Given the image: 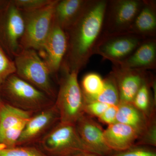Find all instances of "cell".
<instances>
[{"instance_id": "1", "label": "cell", "mask_w": 156, "mask_h": 156, "mask_svg": "<svg viewBox=\"0 0 156 156\" xmlns=\"http://www.w3.org/2000/svg\"><path fill=\"white\" fill-rule=\"evenodd\" d=\"M108 0H88L77 21L66 31L67 53L62 65L69 70L80 72L94 54L102 35Z\"/></svg>"}, {"instance_id": "2", "label": "cell", "mask_w": 156, "mask_h": 156, "mask_svg": "<svg viewBox=\"0 0 156 156\" xmlns=\"http://www.w3.org/2000/svg\"><path fill=\"white\" fill-rule=\"evenodd\" d=\"M59 73V89L54 105L59 116V122L75 125L85 114V100L78 80L79 73L69 70L62 65Z\"/></svg>"}, {"instance_id": "3", "label": "cell", "mask_w": 156, "mask_h": 156, "mask_svg": "<svg viewBox=\"0 0 156 156\" xmlns=\"http://www.w3.org/2000/svg\"><path fill=\"white\" fill-rule=\"evenodd\" d=\"M10 105L34 113L51 106L55 101L16 74L11 75L0 87Z\"/></svg>"}, {"instance_id": "4", "label": "cell", "mask_w": 156, "mask_h": 156, "mask_svg": "<svg viewBox=\"0 0 156 156\" xmlns=\"http://www.w3.org/2000/svg\"><path fill=\"white\" fill-rule=\"evenodd\" d=\"M14 58L15 74L55 101L57 92L52 84V75L37 51L21 49Z\"/></svg>"}, {"instance_id": "5", "label": "cell", "mask_w": 156, "mask_h": 156, "mask_svg": "<svg viewBox=\"0 0 156 156\" xmlns=\"http://www.w3.org/2000/svg\"><path fill=\"white\" fill-rule=\"evenodd\" d=\"M40 148L49 156H69L90 152L78 134L75 125L58 122L39 140Z\"/></svg>"}, {"instance_id": "6", "label": "cell", "mask_w": 156, "mask_h": 156, "mask_svg": "<svg viewBox=\"0 0 156 156\" xmlns=\"http://www.w3.org/2000/svg\"><path fill=\"white\" fill-rule=\"evenodd\" d=\"M56 2L53 0L49 5L36 11L21 12L24 31L20 42L21 49L41 50L53 26Z\"/></svg>"}, {"instance_id": "7", "label": "cell", "mask_w": 156, "mask_h": 156, "mask_svg": "<svg viewBox=\"0 0 156 156\" xmlns=\"http://www.w3.org/2000/svg\"><path fill=\"white\" fill-rule=\"evenodd\" d=\"M146 38L129 32L102 35L95 47L94 54L101 56L113 64L130 56Z\"/></svg>"}, {"instance_id": "8", "label": "cell", "mask_w": 156, "mask_h": 156, "mask_svg": "<svg viewBox=\"0 0 156 156\" xmlns=\"http://www.w3.org/2000/svg\"><path fill=\"white\" fill-rule=\"evenodd\" d=\"M144 2V0H108L102 35L128 31Z\"/></svg>"}, {"instance_id": "9", "label": "cell", "mask_w": 156, "mask_h": 156, "mask_svg": "<svg viewBox=\"0 0 156 156\" xmlns=\"http://www.w3.org/2000/svg\"><path fill=\"white\" fill-rule=\"evenodd\" d=\"M3 12L0 36L9 56L14 57L21 50L20 42L24 33V19L22 12L11 1Z\"/></svg>"}, {"instance_id": "10", "label": "cell", "mask_w": 156, "mask_h": 156, "mask_svg": "<svg viewBox=\"0 0 156 156\" xmlns=\"http://www.w3.org/2000/svg\"><path fill=\"white\" fill-rule=\"evenodd\" d=\"M59 122V114L54 104L35 113L26 124L16 146L31 145L38 142Z\"/></svg>"}, {"instance_id": "11", "label": "cell", "mask_w": 156, "mask_h": 156, "mask_svg": "<svg viewBox=\"0 0 156 156\" xmlns=\"http://www.w3.org/2000/svg\"><path fill=\"white\" fill-rule=\"evenodd\" d=\"M68 49V39L65 31L53 21L50 34L40 50L41 58L51 75L59 72Z\"/></svg>"}, {"instance_id": "12", "label": "cell", "mask_w": 156, "mask_h": 156, "mask_svg": "<svg viewBox=\"0 0 156 156\" xmlns=\"http://www.w3.org/2000/svg\"><path fill=\"white\" fill-rule=\"evenodd\" d=\"M113 75L119 90L120 103H132L136 93L153 74L148 70L124 68L113 65Z\"/></svg>"}, {"instance_id": "13", "label": "cell", "mask_w": 156, "mask_h": 156, "mask_svg": "<svg viewBox=\"0 0 156 156\" xmlns=\"http://www.w3.org/2000/svg\"><path fill=\"white\" fill-rule=\"evenodd\" d=\"M75 126L80 138L90 152L102 156H109L114 152L105 142L103 128L92 117L84 114Z\"/></svg>"}, {"instance_id": "14", "label": "cell", "mask_w": 156, "mask_h": 156, "mask_svg": "<svg viewBox=\"0 0 156 156\" xmlns=\"http://www.w3.org/2000/svg\"><path fill=\"white\" fill-rule=\"evenodd\" d=\"M113 65L131 69H155L156 38L146 39L128 58Z\"/></svg>"}, {"instance_id": "15", "label": "cell", "mask_w": 156, "mask_h": 156, "mask_svg": "<svg viewBox=\"0 0 156 156\" xmlns=\"http://www.w3.org/2000/svg\"><path fill=\"white\" fill-rule=\"evenodd\" d=\"M107 145L113 152L126 150L135 145L139 137L136 131L130 126L115 122L104 130Z\"/></svg>"}, {"instance_id": "16", "label": "cell", "mask_w": 156, "mask_h": 156, "mask_svg": "<svg viewBox=\"0 0 156 156\" xmlns=\"http://www.w3.org/2000/svg\"><path fill=\"white\" fill-rule=\"evenodd\" d=\"M128 32L146 38L156 37V1L144 0L142 8Z\"/></svg>"}, {"instance_id": "17", "label": "cell", "mask_w": 156, "mask_h": 156, "mask_svg": "<svg viewBox=\"0 0 156 156\" xmlns=\"http://www.w3.org/2000/svg\"><path fill=\"white\" fill-rule=\"evenodd\" d=\"M88 0H57L54 11V20L66 31L77 21Z\"/></svg>"}, {"instance_id": "18", "label": "cell", "mask_w": 156, "mask_h": 156, "mask_svg": "<svg viewBox=\"0 0 156 156\" xmlns=\"http://www.w3.org/2000/svg\"><path fill=\"white\" fill-rule=\"evenodd\" d=\"M116 122L130 126L136 131L139 137L146 131L149 119L132 103H120L118 105Z\"/></svg>"}, {"instance_id": "19", "label": "cell", "mask_w": 156, "mask_h": 156, "mask_svg": "<svg viewBox=\"0 0 156 156\" xmlns=\"http://www.w3.org/2000/svg\"><path fill=\"white\" fill-rule=\"evenodd\" d=\"M156 81L154 75L142 84L132 104L148 119L156 115V96L152 86Z\"/></svg>"}, {"instance_id": "20", "label": "cell", "mask_w": 156, "mask_h": 156, "mask_svg": "<svg viewBox=\"0 0 156 156\" xmlns=\"http://www.w3.org/2000/svg\"><path fill=\"white\" fill-rule=\"evenodd\" d=\"M34 114L4 102L0 116V134L23 122L28 121Z\"/></svg>"}, {"instance_id": "21", "label": "cell", "mask_w": 156, "mask_h": 156, "mask_svg": "<svg viewBox=\"0 0 156 156\" xmlns=\"http://www.w3.org/2000/svg\"><path fill=\"white\" fill-rule=\"evenodd\" d=\"M103 80V88L100 94L85 102L97 101L112 106H117L120 103L119 95L116 82L111 72Z\"/></svg>"}, {"instance_id": "22", "label": "cell", "mask_w": 156, "mask_h": 156, "mask_svg": "<svg viewBox=\"0 0 156 156\" xmlns=\"http://www.w3.org/2000/svg\"><path fill=\"white\" fill-rule=\"evenodd\" d=\"M80 86L85 101H88L101 92L103 88L104 80L97 73H88L82 79Z\"/></svg>"}, {"instance_id": "23", "label": "cell", "mask_w": 156, "mask_h": 156, "mask_svg": "<svg viewBox=\"0 0 156 156\" xmlns=\"http://www.w3.org/2000/svg\"><path fill=\"white\" fill-rule=\"evenodd\" d=\"M0 156H49L40 148L32 145L20 146L12 148L0 147Z\"/></svg>"}, {"instance_id": "24", "label": "cell", "mask_w": 156, "mask_h": 156, "mask_svg": "<svg viewBox=\"0 0 156 156\" xmlns=\"http://www.w3.org/2000/svg\"><path fill=\"white\" fill-rule=\"evenodd\" d=\"M16 73L14 60L4 51L0 44V87L9 76Z\"/></svg>"}, {"instance_id": "25", "label": "cell", "mask_w": 156, "mask_h": 156, "mask_svg": "<svg viewBox=\"0 0 156 156\" xmlns=\"http://www.w3.org/2000/svg\"><path fill=\"white\" fill-rule=\"evenodd\" d=\"M135 145L156 147V116L149 119L147 129L142 136L137 139Z\"/></svg>"}, {"instance_id": "26", "label": "cell", "mask_w": 156, "mask_h": 156, "mask_svg": "<svg viewBox=\"0 0 156 156\" xmlns=\"http://www.w3.org/2000/svg\"><path fill=\"white\" fill-rule=\"evenodd\" d=\"M109 156H156L155 147L134 145L128 149L114 152Z\"/></svg>"}, {"instance_id": "27", "label": "cell", "mask_w": 156, "mask_h": 156, "mask_svg": "<svg viewBox=\"0 0 156 156\" xmlns=\"http://www.w3.org/2000/svg\"><path fill=\"white\" fill-rule=\"evenodd\" d=\"M53 0H13L14 5L21 12L36 11L50 4Z\"/></svg>"}, {"instance_id": "28", "label": "cell", "mask_w": 156, "mask_h": 156, "mask_svg": "<svg viewBox=\"0 0 156 156\" xmlns=\"http://www.w3.org/2000/svg\"><path fill=\"white\" fill-rule=\"evenodd\" d=\"M111 105L99 101L85 102L84 107L85 114L91 117L99 118Z\"/></svg>"}, {"instance_id": "29", "label": "cell", "mask_w": 156, "mask_h": 156, "mask_svg": "<svg viewBox=\"0 0 156 156\" xmlns=\"http://www.w3.org/2000/svg\"><path fill=\"white\" fill-rule=\"evenodd\" d=\"M117 111H118V105L112 106L111 105L98 118V120L104 124L110 125L116 122V117Z\"/></svg>"}, {"instance_id": "30", "label": "cell", "mask_w": 156, "mask_h": 156, "mask_svg": "<svg viewBox=\"0 0 156 156\" xmlns=\"http://www.w3.org/2000/svg\"><path fill=\"white\" fill-rule=\"evenodd\" d=\"M69 156H102L90 152L82 151L73 154Z\"/></svg>"}, {"instance_id": "31", "label": "cell", "mask_w": 156, "mask_h": 156, "mask_svg": "<svg viewBox=\"0 0 156 156\" xmlns=\"http://www.w3.org/2000/svg\"><path fill=\"white\" fill-rule=\"evenodd\" d=\"M4 102H3L2 101V98H1V95L0 94V116H1V111H2V107L3 104Z\"/></svg>"}]
</instances>
